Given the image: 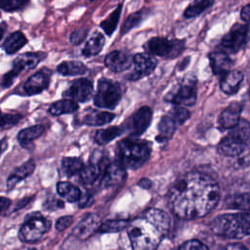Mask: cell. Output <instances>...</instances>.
<instances>
[{
  "label": "cell",
  "instance_id": "cell-37",
  "mask_svg": "<svg viewBox=\"0 0 250 250\" xmlns=\"http://www.w3.org/2000/svg\"><path fill=\"white\" fill-rule=\"evenodd\" d=\"M29 0H0L1 9L5 12H15L21 10L28 4Z\"/></svg>",
  "mask_w": 250,
  "mask_h": 250
},
{
  "label": "cell",
  "instance_id": "cell-25",
  "mask_svg": "<svg viewBox=\"0 0 250 250\" xmlns=\"http://www.w3.org/2000/svg\"><path fill=\"white\" fill-rule=\"evenodd\" d=\"M104 36L100 32H96L95 35H93L87 40L84 48L82 49V55L86 58L97 56L104 48Z\"/></svg>",
  "mask_w": 250,
  "mask_h": 250
},
{
  "label": "cell",
  "instance_id": "cell-6",
  "mask_svg": "<svg viewBox=\"0 0 250 250\" xmlns=\"http://www.w3.org/2000/svg\"><path fill=\"white\" fill-rule=\"evenodd\" d=\"M122 98V90L119 83L102 78L98 82L97 92L94 96V104L98 107L114 109Z\"/></svg>",
  "mask_w": 250,
  "mask_h": 250
},
{
  "label": "cell",
  "instance_id": "cell-10",
  "mask_svg": "<svg viewBox=\"0 0 250 250\" xmlns=\"http://www.w3.org/2000/svg\"><path fill=\"white\" fill-rule=\"evenodd\" d=\"M152 120V109L144 105L137 109L122 124L124 132H128L131 137H137L146 132Z\"/></svg>",
  "mask_w": 250,
  "mask_h": 250
},
{
  "label": "cell",
  "instance_id": "cell-46",
  "mask_svg": "<svg viewBox=\"0 0 250 250\" xmlns=\"http://www.w3.org/2000/svg\"><path fill=\"white\" fill-rule=\"evenodd\" d=\"M223 250H247V249L239 243H232V244H228L226 247L223 248Z\"/></svg>",
  "mask_w": 250,
  "mask_h": 250
},
{
  "label": "cell",
  "instance_id": "cell-35",
  "mask_svg": "<svg viewBox=\"0 0 250 250\" xmlns=\"http://www.w3.org/2000/svg\"><path fill=\"white\" fill-rule=\"evenodd\" d=\"M146 13L144 10H141V11H138V12H136L134 14H131L126 19V21H125L124 24H123V27L121 29V33L122 34L127 33L132 28L138 26L143 21V20L146 18Z\"/></svg>",
  "mask_w": 250,
  "mask_h": 250
},
{
  "label": "cell",
  "instance_id": "cell-33",
  "mask_svg": "<svg viewBox=\"0 0 250 250\" xmlns=\"http://www.w3.org/2000/svg\"><path fill=\"white\" fill-rule=\"evenodd\" d=\"M84 168L83 161L78 157H63L62 159V169L67 176L80 174Z\"/></svg>",
  "mask_w": 250,
  "mask_h": 250
},
{
  "label": "cell",
  "instance_id": "cell-34",
  "mask_svg": "<svg viewBox=\"0 0 250 250\" xmlns=\"http://www.w3.org/2000/svg\"><path fill=\"white\" fill-rule=\"evenodd\" d=\"M121 10H122V5H119L104 21L101 22V27L108 36H110L114 32L117 26V23L119 21L120 15H121Z\"/></svg>",
  "mask_w": 250,
  "mask_h": 250
},
{
  "label": "cell",
  "instance_id": "cell-20",
  "mask_svg": "<svg viewBox=\"0 0 250 250\" xmlns=\"http://www.w3.org/2000/svg\"><path fill=\"white\" fill-rule=\"evenodd\" d=\"M99 224H100V220L96 215L94 214L87 215L76 226V228L73 230V234H75L79 238L85 239L89 237L96 230V229L99 227Z\"/></svg>",
  "mask_w": 250,
  "mask_h": 250
},
{
  "label": "cell",
  "instance_id": "cell-12",
  "mask_svg": "<svg viewBox=\"0 0 250 250\" xmlns=\"http://www.w3.org/2000/svg\"><path fill=\"white\" fill-rule=\"evenodd\" d=\"M93 92L94 87L92 81L87 78H79L73 80L62 95L75 102L85 103L92 98Z\"/></svg>",
  "mask_w": 250,
  "mask_h": 250
},
{
  "label": "cell",
  "instance_id": "cell-43",
  "mask_svg": "<svg viewBox=\"0 0 250 250\" xmlns=\"http://www.w3.org/2000/svg\"><path fill=\"white\" fill-rule=\"evenodd\" d=\"M18 76H19V73H18L16 70H14L13 68H12L10 71L6 72V73L3 75V77H2V83H1L2 89H5V88L10 87V86L13 84L14 80H15Z\"/></svg>",
  "mask_w": 250,
  "mask_h": 250
},
{
  "label": "cell",
  "instance_id": "cell-50",
  "mask_svg": "<svg viewBox=\"0 0 250 250\" xmlns=\"http://www.w3.org/2000/svg\"><path fill=\"white\" fill-rule=\"evenodd\" d=\"M88 1H90V2H91V1H94V0H88Z\"/></svg>",
  "mask_w": 250,
  "mask_h": 250
},
{
  "label": "cell",
  "instance_id": "cell-7",
  "mask_svg": "<svg viewBox=\"0 0 250 250\" xmlns=\"http://www.w3.org/2000/svg\"><path fill=\"white\" fill-rule=\"evenodd\" d=\"M149 55L164 59H176L185 49V40L168 39L165 37H152L144 45Z\"/></svg>",
  "mask_w": 250,
  "mask_h": 250
},
{
  "label": "cell",
  "instance_id": "cell-39",
  "mask_svg": "<svg viewBox=\"0 0 250 250\" xmlns=\"http://www.w3.org/2000/svg\"><path fill=\"white\" fill-rule=\"evenodd\" d=\"M22 118L21 114L19 113H3L1 118V129H9L20 122Z\"/></svg>",
  "mask_w": 250,
  "mask_h": 250
},
{
  "label": "cell",
  "instance_id": "cell-24",
  "mask_svg": "<svg viewBox=\"0 0 250 250\" xmlns=\"http://www.w3.org/2000/svg\"><path fill=\"white\" fill-rule=\"evenodd\" d=\"M114 117L115 115L108 111L92 110L83 117L82 123L89 126H102L111 122Z\"/></svg>",
  "mask_w": 250,
  "mask_h": 250
},
{
  "label": "cell",
  "instance_id": "cell-17",
  "mask_svg": "<svg viewBox=\"0 0 250 250\" xmlns=\"http://www.w3.org/2000/svg\"><path fill=\"white\" fill-rule=\"evenodd\" d=\"M44 56L45 54H41V53H31V52L23 53L18 56L14 60L12 68L16 70L19 74L21 71L32 69L42 61Z\"/></svg>",
  "mask_w": 250,
  "mask_h": 250
},
{
  "label": "cell",
  "instance_id": "cell-32",
  "mask_svg": "<svg viewBox=\"0 0 250 250\" xmlns=\"http://www.w3.org/2000/svg\"><path fill=\"white\" fill-rule=\"evenodd\" d=\"M215 0H194L191 2L184 12V17L186 19H190L196 17L203 13L205 10L210 8Z\"/></svg>",
  "mask_w": 250,
  "mask_h": 250
},
{
  "label": "cell",
  "instance_id": "cell-11",
  "mask_svg": "<svg viewBox=\"0 0 250 250\" xmlns=\"http://www.w3.org/2000/svg\"><path fill=\"white\" fill-rule=\"evenodd\" d=\"M250 39V25H234L221 40L220 47L225 53H235Z\"/></svg>",
  "mask_w": 250,
  "mask_h": 250
},
{
  "label": "cell",
  "instance_id": "cell-23",
  "mask_svg": "<svg viewBox=\"0 0 250 250\" xmlns=\"http://www.w3.org/2000/svg\"><path fill=\"white\" fill-rule=\"evenodd\" d=\"M27 43V39L21 31H15L11 33L2 43V49L8 55H13L21 50Z\"/></svg>",
  "mask_w": 250,
  "mask_h": 250
},
{
  "label": "cell",
  "instance_id": "cell-13",
  "mask_svg": "<svg viewBox=\"0 0 250 250\" xmlns=\"http://www.w3.org/2000/svg\"><path fill=\"white\" fill-rule=\"evenodd\" d=\"M133 64L134 70L127 76V79L137 81L151 74L157 65V61L147 54H136L133 58Z\"/></svg>",
  "mask_w": 250,
  "mask_h": 250
},
{
  "label": "cell",
  "instance_id": "cell-1",
  "mask_svg": "<svg viewBox=\"0 0 250 250\" xmlns=\"http://www.w3.org/2000/svg\"><path fill=\"white\" fill-rule=\"evenodd\" d=\"M220 188L216 181L200 172H190L179 178L168 193L172 212L182 219L206 216L217 205Z\"/></svg>",
  "mask_w": 250,
  "mask_h": 250
},
{
  "label": "cell",
  "instance_id": "cell-21",
  "mask_svg": "<svg viewBox=\"0 0 250 250\" xmlns=\"http://www.w3.org/2000/svg\"><path fill=\"white\" fill-rule=\"evenodd\" d=\"M34 169H35V163L33 160H28L23 164H21V166L17 167L7 180V188H13L21 181H22L23 179L31 175Z\"/></svg>",
  "mask_w": 250,
  "mask_h": 250
},
{
  "label": "cell",
  "instance_id": "cell-38",
  "mask_svg": "<svg viewBox=\"0 0 250 250\" xmlns=\"http://www.w3.org/2000/svg\"><path fill=\"white\" fill-rule=\"evenodd\" d=\"M230 206L233 208L250 211V192L234 196L231 200Z\"/></svg>",
  "mask_w": 250,
  "mask_h": 250
},
{
  "label": "cell",
  "instance_id": "cell-49",
  "mask_svg": "<svg viewBox=\"0 0 250 250\" xmlns=\"http://www.w3.org/2000/svg\"><path fill=\"white\" fill-rule=\"evenodd\" d=\"M29 250H37V249H29Z\"/></svg>",
  "mask_w": 250,
  "mask_h": 250
},
{
  "label": "cell",
  "instance_id": "cell-41",
  "mask_svg": "<svg viewBox=\"0 0 250 250\" xmlns=\"http://www.w3.org/2000/svg\"><path fill=\"white\" fill-rule=\"evenodd\" d=\"M127 226L125 221L117 220V221H108L102 225L101 229L103 231H119Z\"/></svg>",
  "mask_w": 250,
  "mask_h": 250
},
{
  "label": "cell",
  "instance_id": "cell-28",
  "mask_svg": "<svg viewBox=\"0 0 250 250\" xmlns=\"http://www.w3.org/2000/svg\"><path fill=\"white\" fill-rule=\"evenodd\" d=\"M124 133V130L122 126L117 127V126H111L105 129H100L95 133L94 140L98 145L104 146L114 140L116 137L120 136L121 134Z\"/></svg>",
  "mask_w": 250,
  "mask_h": 250
},
{
  "label": "cell",
  "instance_id": "cell-30",
  "mask_svg": "<svg viewBox=\"0 0 250 250\" xmlns=\"http://www.w3.org/2000/svg\"><path fill=\"white\" fill-rule=\"evenodd\" d=\"M58 193L68 202H76L81 198L80 189L69 182H60L57 185Z\"/></svg>",
  "mask_w": 250,
  "mask_h": 250
},
{
  "label": "cell",
  "instance_id": "cell-31",
  "mask_svg": "<svg viewBox=\"0 0 250 250\" xmlns=\"http://www.w3.org/2000/svg\"><path fill=\"white\" fill-rule=\"evenodd\" d=\"M177 125V122L169 114L163 115L158 123L159 135L157 136V140L170 139L176 132Z\"/></svg>",
  "mask_w": 250,
  "mask_h": 250
},
{
  "label": "cell",
  "instance_id": "cell-26",
  "mask_svg": "<svg viewBox=\"0 0 250 250\" xmlns=\"http://www.w3.org/2000/svg\"><path fill=\"white\" fill-rule=\"evenodd\" d=\"M57 71L64 76H75L84 74L87 66L79 61H64L58 64Z\"/></svg>",
  "mask_w": 250,
  "mask_h": 250
},
{
  "label": "cell",
  "instance_id": "cell-19",
  "mask_svg": "<svg viewBox=\"0 0 250 250\" xmlns=\"http://www.w3.org/2000/svg\"><path fill=\"white\" fill-rule=\"evenodd\" d=\"M210 65L214 74H225L226 72L230 70V66L232 64L231 60L228 56L227 53L223 51L213 52L209 55Z\"/></svg>",
  "mask_w": 250,
  "mask_h": 250
},
{
  "label": "cell",
  "instance_id": "cell-5",
  "mask_svg": "<svg viewBox=\"0 0 250 250\" xmlns=\"http://www.w3.org/2000/svg\"><path fill=\"white\" fill-rule=\"evenodd\" d=\"M250 136V124L246 120H240L239 123L231 129L230 133L219 144L220 153L226 156H237L241 154Z\"/></svg>",
  "mask_w": 250,
  "mask_h": 250
},
{
  "label": "cell",
  "instance_id": "cell-2",
  "mask_svg": "<svg viewBox=\"0 0 250 250\" xmlns=\"http://www.w3.org/2000/svg\"><path fill=\"white\" fill-rule=\"evenodd\" d=\"M171 220L167 213L150 208L127 226V232L133 250H156L168 233Z\"/></svg>",
  "mask_w": 250,
  "mask_h": 250
},
{
  "label": "cell",
  "instance_id": "cell-15",
  "mask_svg": "<svg viewBox=\"0 0 250 250\" xmlns=\"http://www.w3.org/2000/svg\"><path fill=\"white\" fill-rule=\"evenodd\" d=\"M50 74L46 70H41L31 75L23 84V91L28 96L37 95L48 88Z\"/></svg>",
  "mask_w": 250,
  "mask_h": 250
},
{
  "label": "cell",
  "instance_id": "cell-29",
  "mask_svg": "<svg viewBox=\"0 0 250 250\" xmlns=\"http://www.w3.org/2000/svg\"><path fill=\"white\" fill-rule=\"evenodd\" d=\"M45 128L42 125H33L22 129L18 134V141L22 146L30 145L32 141L43 135Z\"/></svg>",
  "mask_w": 250,
  "mask_h": 250
},
{
  "label": "cell",
  "instance_id": "cell-9",
  "mask_svg": "<svg viewBox=\"0 0 250 250\" xmlns=\"http://www.w3.org/2000/svg\"><path fill=\"white\" fill-rule=\"evenodd\" d=\"M50 222L39 214L27 219L21 226L19 236L22 242H36L49 230Z\"/></svg>",
  "mask_w": 250,
  "mask_h": 250
},
{
  "label": "cell",
  "instance_id": "cell-4",
  "mask_svg": "<svg viewBox=\"0 0 250 250\" xmlns=\"http://www.w3.org/2000/svg\"><path fill=\"white\" fill-rule=\"evenodd\" d=\"M210 229L215 234L226 238H242L250 234V213L220 215L211 222Z\"/></svg>",
  "mask_w": 250,
  "mask_h": 250
},
{
  "label": "cell",
  "instance_id": "cell-44",
  "mask_svg": "<svg viewBox=\"0 0 250 250\" xmlns=\"http://www.w3.org/2000/svg\"><path fill=\"white\" fill-rule=\"evenodd\" d=\"M72 223V217L71 216H63L61 217L60 219H58V221L56 222V229L59 231H62L65 229H67Z\"/></svg>",
  "mask_w": 250,
  "mask_h": 250
},
{
  "label": "cell",
  "instance_id": "cell-8",
  "mask_svg": "<svg viewBox=\"0 0 250 250\" xmlns=\"http://www.w3.org/2000/svg\"><path fill=\"white\" fill-rule=\"evenodd\" d=\"M196 80L186 78L165 97V100L175 105L192 106L196 102Z\"/></svg>",
  "mask_w": 250,
  "mask_h": 250
},
{
  "label": "cell",
  "instance_id": "cell-47",
  "mask_svg": "<svg viewBox=\"0 0 250 250\" xmlns=\"http://www.w3.org/2000/svg\"><path fill=\"white\" fill-rule=\"evenodd\" d=\"M10 202H11V201H10L9 199L5 198V197H2V198H1V211H2V213H4V212L6 211V208H7V207H9Z\"/></svg>",
  "mask_w": 250,
  "mask_h": 250
},
{
  "label": "cell",
  "instance_id": "cell-14",
  "mask_svg": "<svg viewBox=\"0 0 250 250\" xmlns=\"http://www.w3.org/2000/svg\"><path fill=\"white\" fill-rule=\"evenodd\" d=\"M133 56L125 51H112L104 59L105 66L112 72H123L133 65Z\"/></svg>",
  "mask_w": 250,
  "mask_h": 250
},
{
  "label": "cell",
  "instance_id": "cell-22",
  "mask_svg": "<svg viewBox=\"0 0 250 250\" xmlns=\"http://www.w3.org/2000/svg\"><path fill=\"white\" fill-rule=\"evenodd\" d=\"M125 176H126L125 168H123L118 162L109 163L108 166L104 171L103 184H104V186L115 185L123 181Z\"/></svg>",
  "mask_w": 250,
  "mask_h": 250
},
{
  "label": "cell",
  "instance_id": "cell-36",
  "mask_svg": "<svg viewBox=\"0 0 250 250\" xmlns=\"http://www.w3.org/2000/svg\"><path fill=\"white\" fill-rule=\"evenodd\" d=\"M168 114L177 122L178 125L184 124L190 117V113L186 107L182 105H175V104L171 107Z\"/></svg>",
  "mask_w": 250,
  "mask_h": 250
},
{
  "label": "cell",
  "instance_id": "cell-48",
  "mask_svg": "<svg viewBox=\"0 0 250 250\" xmlns=\"http://www.w3.org/2000/svg\"><path fill=\"white\" fill-rule=\"evenodd\" d=\"M5 147H6V143H5V140L2 141V151L5 150Z\"/></svg>",
  "mask_w": 250,
  "mask_h": 250
},
{
  "label": "cell",
  "instance_id": "cell-18",
  "mask_svg": "<svg viewBox=\"0 0 250 250\" xmlns=\"http://www.w3.org/2000/svg\"><path fill=\"white\" fill-rule=\"evenodd\" d=\"M243 80V75L238 70H229L223 74L220 87L222 91L228 95L235 94Z\"/></svg>",
  "mask_w": 250,
  "mask_h": 250
},
{
  "label": "cell",
  "instance_id": "cell-40",
  "mask_svg": "<svg viewBox=\"0 0 250 250\" xmlns=\"http://www.w3.org/2000/svg\"><path fill=\"white\" fill-rule=\"evenodd\" d=\"M179 250H209V248L197 239L185 241L179 247Z\"/></svg>",
  "mask_w": 250,
  "mask_h": 250
},
{
  "label": "cell",
  "instance_id": "cell-42",
  "mask_svg": "<svg viewBox=\"0 0 250 250\" xmlns=\"http://www.w3.org/2000/svg\"><path fill=\"white\" fill-rule=\"evenodd\" d=\"M87 34H88V29L87 28L76 29V30H74L73 32L70 33L69 41L73 45H78V44L82 43L85 40Z\"/></svg>",
  "mask_w": 250,
  "mask_h": 250
},
{
  "label": "cell",
  "instance_id": "cell-27",
  "mask_svg": "<svg viewBox=\"0 0 250 250\" xmlns=\"http://www.w3.org/2000/svg\"><path fill=\"white\" fill-rule=\"evenodd\" d=\"M79 108L77 102L70 99H62L53 103L49 107V112L52 115L58 116L62 114L72 113Z\"/></svg>",
  "mask_w": 250,
  "mask_h": 250
},
{
  "label": "cell",
  "instance_id": "cell-16",
  "mask_svg": "<svg viewBox=\"0 0 250 250\" xmlns=\"http://www.w3.org/2000/svg\"><path fill=\"white\" fill-rule=\"evenodd\" d=\"M242 105L239 103H231L227 106L219 116V126L222 129H232L240 121V112Z\"/></svg>",
  "mask_w": 250,
  "mask_h": 250
},
{
  "label": "cell",
  "instance_id": "cell-3",
  "mask_svg": "<svg viewBox=\"0 0 250 250\" xmlns=\"http://www.w3.org/2000/svg\"><path fill=\"white\" fill-rule=\"evenodd\" d=\"M150 144L144 140L127 138L117 144V162L125 169H137L149 158Z\"/></svg>",
  "mask_w": 250,
  "mask_h": 250
},
{
  "label": "cell",
  "instance_id": "cell-45",
  "mask_svg": "<svg viewBox=\"0 0 250 250\" xmlns=\"http://www.w3.org/2000/svg\"><path fill=\"white\" fill-rule=\"evenodd\" d=\"M240 18L244 21H250V5H246L240 12Z\"/></svg>",
  "mask_w": 250,
  "mask_h": 250
}]
</instances>
